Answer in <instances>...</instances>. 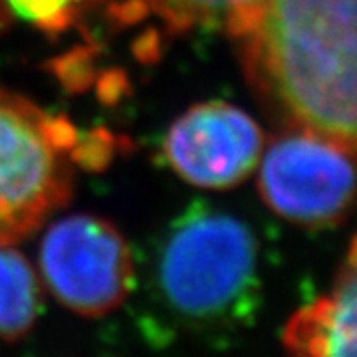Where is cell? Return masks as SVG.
Listing matches in <instances>:
<instances>
[{
	"mask_svg": "<svg viewBox=\"0 0 357 357\" xmlns=\"http://www.w3.org/2000/svg\"><path fill=\"white\" fill-rule=\"evenodd\" d=\"M225 28L260 100L356 151V0H255Z\"/></svg>",
	"mask_w": 357,
	"mask_h": 357,
	"instance_id": "6da1fadb",
	"label": "cell"
},
{
	"mask_svg": "<svg viewBox=\"0 0 357 357\" xmlns=\"http://www.w3.org/2000/svg\"><path fill=\"white\" fill-rule=\"evenodd\" d=\"M141 278L155 310L145 326L153 342L232 333L262 304L260 243L246 220L195 201L147 246Z\"/></svg>",
	"mask_w": 357,
	"mask_h": 357,
	"instance_id": "7a4b0ae2",
	"label": "cell"
},
{
	"mask_svg": "<svg viewBox=\"0 0 357 357\" xmlns=\"http://www.w3.org/2000/svg\"><path fill=\"white\" fill-rule=\"evenodd\" d=\"M48 115L0 91V243L28 238L72 197V171L56 147Z\"/></svg>",
	"mask_w": 357,
	"mask_h": 357,
	"instance_id": "3957f363",
	"label": "cell"
},
{
	"mask_svg": "<svg viewBox=\"0 0 357 357\" xmlns=\"http://www.w3.org/2000/svg\"><path fill=\"white\" fill-rule=\"evenodd\" d=\"M354 151L296 128L270 143L258 178L264 203L307 229L340 225L354 203Z\"/></svg>",
	"mask_w": 357,
	"mask_h": 357,
	"instance_id": "277c9868",
	"label": "cell"
},
{
	"mask_svg": "<svg viewBox=\"0 0 357 357\" xmlns=\"http://www.w3.org/2000/svg\"><path fill=\"white\" fill-rule=\"evenodd\" d=\"M40 270L68 310L89 318L114 312L135 288L128 243L112 222L91 215L52 225L40 246Z\"/></svg>",
	"mask_w": 357,
	"mask_h": 357,
	"instance_id": "5b68a950",
	"label": "cell"
},
{
	"mask_svg": "<svg viewBox=\"0 0 357 357\" xmlns=\"http://www.w3.org/2000/svg\"><path fill=\"white\" fill-rule=\"evenodd\" d=\"M264 135L243 109L225 102L191 107L169 128L163 157L178 177L204 189H230L250 177Z\"/></svg>",
	"mask_w": 357,
	"mask_h": 357,
	"instance_id": "8992f818",
	"label": "cell"
},
{
	"mask_svg": "<svg viewBox=\"0 0 357 357\" xmlns=\"http://www.w3.org/2000/svg\"><path fill=\"white\" fill-rule=\"evenodd\" d=\"M356 246L351 243L330 298L300 310L284 330V345L298 356H356Z\"/></svg>",
	"mask_w": 357,
	"mask_h": 357,
	"instance_id": "52a82bcc",
	"label": "cell"
},
{
	"mask_svg": "<svg viewBox=\"0 0 357 357\" xmlns=\"http://www.w3.org/2000/svg\"><path fill=\"white\" fill-rule=\"evenodd\" d=\"M42 312V290L28 260L0 243V340L22 337Z\"/></svg>",
	"mask_w": 357,
	"mask_h": 357,
	"instance_id": "ba28073f",
	"label": "cell"
},
{
	"mask_svg": "<svg viewBox=\"0 0 357 357\" xmlns=\"http://www.w3.org/2000/svg\"><path fill=\"white\" fill-rule=\"evenodd\" d=\"M149 10L157 13L173 32L191 28L225 26L230 14L250 6L255 0H143Z\"/></svg>",
	"mask_w": 357,
	"mask_h": 357,
	"instance_id": "9c48e42d",
	"label": "cell"
},
{
	"mask_svg": "<svg viewBox=\"0 0 357 357\" xmlns=\"http://www.w3.org/2000/svg\"><path fill=\"white\" fill-rule=\"evenodd\" d=\"M14 13L48 32H60L72 22V0H8Z\"/></svg>",
	"mask_w": 357,
	"mask_h": 357,
	"instance_id": "30bf717a",
	"label": "cell"
},
{
	"mask_svg": "<svg viewBox=\"0 0 357 357\" xmlns=\"http://www.w3.org/2000/svg\"><path fill=\"white\" fill-rule=\"evenodd\" d=\"M114 151L115 139L112 137V133H107L105 129H93L86 137H77L76 145L70 151V157L74 163L84 169L100 171L109 163Z\"/></svg>",
	"mask_w": 357,
	"mask_h": 357,
	"instance_id": "8fae6325",
	"label": "cell"
},
{
	"mask_svg": "<svg viewBox=\"0 0 357 357\" xmlns=\"http://www.w3.org/2000/svg\"><path fill=\"white\" fill-rule=\"evenodd\" d=\"M91 58L93 56L89 54L88 48H79V50L60 58L58 62H54V72L68 89L77 91V89L88 88L91 76H93Z\"/></svg>",
	"mask_w": 357,
	"mask_h": 357,
	"instance_id": "7c38bea8",
	"label": "cell"
},
{
	"mask_svg": "<svg viewBox=\"0 0 357 357\" xmlns=\"http://www.w3.org/2000/svg\"><path fill=\"white\" fill-rule=\"evenodd\" d=\"M128 88V82L121 72H109L100 79V98L103 102L114 103L121 98L123 89Z\"/></svg>",
	"mask_w": 357,
	"mask_h": 357,
	"instance_id": "4fadbf2b",
	"label": "cell"
}]
</instances>
